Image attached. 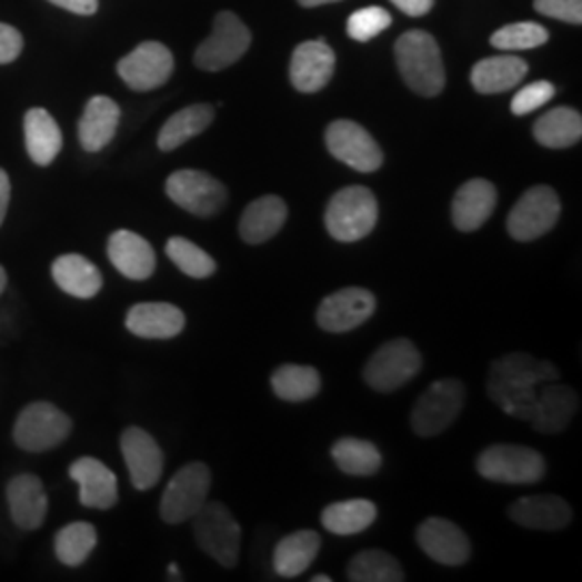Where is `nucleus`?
<instances>
[{
    "label": "nucleus",
    "mask_w": 582,
    "mask_h": 582,
    "mask_svg": "<svg viewBox=\"0 0 582 582\" xmlns=\"http://www.w3.org/2000/svg\"><path fill=\"white\" fill-rule=\"evenodd\" d=\"M559 380V369L524 352H511L494 361L488 373V395L505 414L529 421L538 393L546 382Z\"/></svg>",
    "instance_id": "1"
},
{
    "label": "nucleus",
    "mask_w": 582,
    "mask_h": 582,
    "mask_svg": "<svg viewBox=\"0 0 582 582\" xmlns=\"http://www.w3.org/2000/svg\"><path fill=\"white\" fill-rule=\"evenodd\" d=\"M395 59L405 84L423 96L436 98L446 84L436 39L425 31H408L395 43Z\"/></svg>",
    "instance_id": "2"
},
{
    "label": "nucleus",
    "mask_w": 582,
    "mask_h": 582,
    "mask_svg": "<svg viewBox=\"0 0 582 582\" xmlns=\"http://www.w3.org/2000/svg\"><path fill=\"white\" fill-rule=\"evenodd\" d=\"M324 220L328 233L337 242H359L378 224V199L364 185H348L332 194Z\"/></svg>",
    "instance_id": "3"
},
{
    "label": "nucleus",
    "mask_w": 582,
    "mask_h": 582,
    "mask_svg": "<svg viewBox=\"0 0 582 582\" xmlns=\"http://www.w3.org/2000/svg\"><path fill=\"white\" fill-rule=\"evenodd\" d=\"M72 432V419L50 401L29 403L16 419L13 442L29 453H43L63 444Z\"/></svg>",
    "instance_id": "4"
},
{
    "label": "nucleus",
    "mask_w": 582,
    "mask_h": 582,
    "mask_svg": "<svg viewBox=\"0 0 582 582\" xmlns=\"http://www.w3.org/2000/svg\"><path fill=\"white\" fill-rule=\"evenodd\" d=\"M194 540L205 554H210L222 568H235L240 559L242 531L233 513L222 503H205L192 515Z\"/></svg>",
    "instance_id": "5"
},
{
    "label": "nucleus",
    "mask_w": 582,
    "mask_h": 582,
    "mask_svg": "<svg viewBox=\"0 0 582 582\" xmlns=\"http://www.w3.org/2000/svg\"><path fill=\"white\" fill-rule=\"evenodd\" d=\"M476 471L496 483H538L546 474V462L531 446L494 444L476 458Z\"/></svg>",
    "instance_id": "6"
},
{
    "label": "nucleus",
    "mask_w": 582,
    "mask_h": 582,
    "mask_svg": "<svg viewBox=\"0 0 582 582\" xmlns=\"http://www.w3.org/2000/svg\"><path fill=\"white\" fill-rule=\"evenodd\" d=\"M421 352L408 339L384 343L364 364V382L378 393H393L421 371Z\"/></svg>",
    "instance_id": "7"
},
{
    "label": "nucleus",
    "mask_w": 582,
    "mask_h": 582,
    "mask_svg": "<svg viewBox=\"0 0 582 582\" xmlns=\"http://www.w3.org/2000/svg\"><path fill=\"white\" fill-rule=\"evenodd\" d=\"M212 488V473L203 462L185 464L169 481L162 501L160 515L167 524H182L208 503Z\"/></svg>",
    "instance_id": "8"
},
{
    "label": "nucleus",
    "mask_w": 582,
    "mask_h": 582,
    "mask_svg": "<svg viewBox=\"0 0 582 582\" xmlns=\"http://www.w3.org/2000/svg\"><path fill=\"white\" fill-rule=\"evenodd\" d=\"M251 46V31L231 11H220L212 36L194 52V66L203 72H220L238 63Z\"/></svg>",
    "instance_id": "9"
},
{
    "label": "nucleus",
    "mask_w": 582,
    "mask_h": 582,
    "mask_svg": "<svg viewBox=\"0 0 582 582\" xmlns=\"http://www.w3.org/2000/svg\"><path fill=\"white\" fill-rule=\"evenodd\" d=\"M466 389L460 380H438L417 401L410 423L414 434L423 438L438 436L462 412Z\"/></svg>",
    "instance_id": "10"
},
{
    "label": "nucleus",
    "mask_w": 582,
    "mask_h": 582,
    "mask_svg": "<svg viewBox=\"0 0 582 582\" xmlns=\"http://www.w3.org/2000/svg\"><path fill=\"white\" fill-rule=\"evenodd\" d=\"M561 217L559 194L550 185L526 190L513 205L508 219V231L518 242H533L556 224Z\"/></svg>",
    "instance_id": "11"
},
{
    "label": "nucleus",
    "mask_w": 582,
    "mask_h": 582,
    "mask_svg": "<svg viewBox=\"0 0 582 582\" xmlns=\"http://www.w3.org/2000/svg\"><path fill=\"white\" fill-rule=\"evenodd\" d=\"M167 194L175 205L201 219L217 217L229 197L217 178L192 169L175 171L167 180Z\"/></svg>",
    "instance_id": "12"
},
{
    "label": "nucleus",
    "mask_w": 582,
    "mask_h": 582,
    "mask_svg": "<svg viewBox=\"0 0 582 582\" xmlns=\"http://www.w3.org/2000/svg\"><path fill=\"white\" fill-rule=\"evenodd\" d=\"M327 147L339 162L359 173H373L384 162V153L375 139L357 121H332L327 130Z\"/></svg>",
    "instance_id": "13"
},
{
    "label": "nucleus",
    "mask_w": 582,
    "mask_h": 582,
    "mask_svg": "<svg viewBox=\"0 0 582 582\" xmlns=\"http://www.w3.org/2000/svg\"><path fill=\"white\" fill-rule=\"evenodd\" d=\"M175 70L171 50L160 41H146L123 57L117 66L121 80L134 91H151L162 87Z\"/></svg>",
    "instance_id": "14"
},
{
    "label": "nucleus",
    "mask_w": 582,
    "mask_h": 582,
    "mask_svg": "<svg viewBox=\"0 0 582 582\" xmlns=\"http://www.w3.org/2000/svg\"><path fill=\"white\" fill-rule=\"evenodd\" d=\"M375 311V295L363 288H345L327 295L318 309V324L327 332H350Z\"/></svg>",
    "instance_id": "15"
},
{
    "label": "nucleus",
    "mask_w": 582,
    "mask_h": 582,
    "mask_svg": "<svg viewBox=\"0 0 582 582\" xmlns=\"http://www.w3.org/2000/svg\"><path fill=\"white\" fill-rule=\"evenodd\" d=\"M121 453L128 464L132 485L141 492L151 490L164 469V455L158 442L141 428H128L121 434Z\"/></svg>",
    "instance_id": "16"
},
{
    "label": "nucleus",
    "mask_w": 582,
    "mask_h": 582,
    "mask_svg": "<svg viewBox=\"0 0 582 582\" xmlns=\"http://www.w3.org/2000/svg\"><path fill=\"white\" fill-rule=\"evenodd\" d=\"M417 542L440 565H464L471 559V540L444 518H428L417 531Z\"/></svg>",
    "instance_id": "17"
},
{
    "label": "nucleus",
    "mask_w": 582,
    "mask_h": 582,
    "mask_svg": "<svg viewBox=\"0 0 582 582\" xmlns=\"http://www.w3.org/2000/svg\"><path fill=\"white\" fill-rule=\"evenodd\" d=\"M334 73V52L324 39L304 41L291 54V84L300 93H318Z\"/></svg>",
    "instance_id": "18"
},
{
    "label": "nucleus",
    "mask_w": 582,
    "mask_h": 582,
    "mask_svg": "<svg viewBox=\"0 0 582 582\" xmlns=\"http://www.w3.org/2000/svg\"><path fill=\"white\" fill-rule=\"evenodd\" d=\"M579 403V393L574 389L559 384L556 380L546 382L538 393L529 423L540 434H559L572 423Z\"/></svg>",
    "instance_id": "19"
},
{
    "label": "nucleus",
    "mask_w": 582,
    "mask_h": 582,
    "mask_svg": "<svg viewBox=\"0 0 582 582\" xmlns=\"http://www.w3.org/2000/svg\"><path fill=\"white\" fill-rule=\"evenodd\" d=\"M7 503L16 526L22 531H37L48 515V494L36 474H16L7 483Z\"/></svg>",
    "instance_id": "20"
},
{
    "label": "nucleus",
    "mask_w": 582,
    "mask_h": 582,
    "mask_svg": "<svg viewBox=\"0 0 582 582\" xmlns=\"http://www.w3.org/2000/svg\"><path fill=\"white\" fill-rule=\"evenodd\" d=\"M70 476L80 485V503L91 510H110L119 501L117 476L96 458H80L70 466Z\"/></svg>",
    "instance_id": "21"
},
{
    "label": "nucleus",
    "mask_w": 582,
    "mask_h": 582,
    "mask_svg": "<svg viewBox=\"0 0 582 582\" xmlns=\"http://www.w3.org/2000/svg\"><path fill=\"white\" fill-rule=\"evenodd\" d=\"M110 263L130 281H147L155 272V253L146 238L119 229L109 238Z\"/></svg>",
    "instance_id": "22"
},
{
    "label": "nucleus",
    "mask_w": 582,
    "mask_h": 582,
    "mask_svg": "<svg viewBox=\"0 0 582 582\" xmlns=\"http://www.w3.org/2000/svg\"><path fill=\"white\" fill-rule=\"evenodd\" d=\"M185 327L182 309L169 302H141L126 315V328L141 339H173Z\"/></svg>",
    "instance_id": "23"
},
{
    "label": "nucleus",
    "mask_w": 582,
    "mask_h": 582,
    "mask_svg": "<svg viewBox=\"0 0 582 582\" xmlns=\"http://www.w3.org/2000/svg\"><path fill=\"white\" fill-rule=\"evenodd\" d=\"M496 199H499L496 188L488 180H471L464 183L458 190L453 205H451L453 224L464 233L481 229L492 217L496 208Z\"/></svg>",
    "instance_id": "24"
},
{
    "label": "nucleus",
    "mask_w": 582,
    "mask_h": 582,
    "mask_svg": "<svg viewBox=\"0 0 582 582\" xmlns=\"http://www.w3.org/2000/svg\"><path fill=\"white\" fill-rule=\"evenodd\" d=\"M510 518L524 529L561 531L572 522V508L554 494L524 496L511 505Z\"/></svg>",
    "instance_id": "25"
},
{
    "label": "nucleus",
    "mask_w": 582,
    "mask_h": 582,
    "mask_svg": "<svg viewBox=\"0 0 582 582\" xmlns=\"http://www.w3.org/2000/svg\"><path fill=\"white\" fill-rule=\"evenodd\" d=\"M119 121H121V110L117 107V102H112L107 96L91 98L78 123V139L82 149L89 153L102 151L114 139Z\"/></svg>",
    "instance_id": "26"
},
{
    "label": "nucleus",
    "mask_w": 582,
    "mask_h": 582,
    "mask_svg": "<svg viewBox=\"0 0 582 582\" xmlns=\"http://www.w3.org/2000/svg\"><path fill=\"white\" fill-rule=\"evenodd\" d=\"M288 220V205L281 197L265 194L255 199L240 219V238L247 244H263L272 240Z\"/></svg>",
    "instance_id": "27"
},
{
    "label": "nucleus",
    "mask_w": 582,
    "mask_h": 582,
    "mask_svg": "<svg viewBox=\"0 0 582 582\" xmlns=\"http://www.w3.org/2000/svg\"><path fill=\"white\" fill-rule=\"evenodd\" d=\"M526 72H529L526 61L513 54H501L479 61L471 72V82L476 93L494 96L518 87Z\"/></svg>",
    "instance_id": "28"
},
{
    "label": "nucleus",
    "mask_w": 582,
    "mask_h": 582,
    "mask_svg": "<svg viewBox=\"0 0 582 582\" xmlns=\"http://www.w3.org/2000/svg\"><path fill=\"white\" fill-rule=\"evenodd\" d=\"M24 141L31 160L39 167H48L63 147V134L48 110L31 109L24 114Z\"/></svg>",
    "instance_id": "29"
},
{
    "label": "nucleus",
    "mask_w": 582,
    "mask_h": 582,
    "mask_svg": "<svg viewBox=\"0 0 582 582\" xmlns=\"http://www.w3.org/2000/svg\"><path fill=\"white\" fill-rule=\"evenodd\" d=\"M54 283L73 298L89 300L102 290V272L82 255H61L52 263Z\"/></svg>",
    "instance_id": "30"
},
{
    "label": "nucleus",
    "mask_w": 582,
    "mask_h": 582,
    "mask_svg": "<svg viewBox=\"0 0 582 582\" xmlns=\"http://www.w3.org/2000/svg\"><path fill=\"white\" fill-rule=\"evenodd\" d=\"M322 546V538L315 531H295L285 535L274 548V572L283 579L304 574Z\"/></svg>",
    "instance_id": "31"
},
{
    "label": "nucleus",
    "mask_w": 582,
    "mask_h": 582,
    "mask_svg": "<svg viewBox=\"0 0 582 582\" xmlns=\"http://www.w3.org/2000/svg\"><path fill=\"white\" fill-rule=\"evenodd\" d=\"M533 137L548 149H565L582 139V117L579 110L559 107L548 110L533 126Z\"/></svg>",
    "instance_id": "32"
},
{
    "label": "nucleus",
    "mask_w": 582,
    "mask_h": 582,
    "mask_svg": "<svg viewBox=\"0 0 582 582\" xmlns=\"http://www.w3.org/2000/svg\"><path fill=\"white\" fill-rule=\"evenodd\" d=\"M214 121V109L210 104H194L175 112L160 130L158 147L162 151H173L197 134L205 132Z\"/></svg>",
    "instance_id": "33"
},
{
    "label": "nucleus",
    "mask_w": 582,
    "mask_h": 582,
    "mask_svg": "<svg viewBox=\"0 0 582 582\" xmlns=\"http://www.w3.org/2000/svg\"><path fill=\"white\" fill-rule=\"evenodd\" d=\"M378 518V510L371 501L352 499L332 503L322 511V524L332 535H357L367 531Z\"/></svg>",
    "instance_id": "34"
},
{
    "label": "nucleus",
    "mask_w": 582,
    "mask_h": 582,
    "mask_svg": "<svg viewBox=\"0 0 582 582\" xmlns=\"http://www.w3.org/2000/svg\"><path fill=\"white\" fill-rule=\"evenodd\" d=\"M270 382L274 395L291 403L313 400L322 389V378L318 369L309 364H281L272 373Z\"/></svg>",
    "instance_id": "35"
},
{
    "label": "nucleus",
    "mask_w": 582,
    "mask_h": 582,
    "mask_svg": "<svg viewBox=\"0 0 582 582\" xmlns=\"http://www.w3.org/2000/svg\"><path fill=\"white\" fill-rule=\"evenodd\" d=\"M332 460L345 474L369 476L382 466V455L373 442L361 438H341L332 444Z\"/></svg>",
    "instance_id": "36"
},
{
    "label": "nucleus",
    "mask_w": 582,
    "mask_h": 582,
    "mask_svg": "<svg viewBox=\"0 0 582 582\" xmlns=\"http://www.w3.org/2000/svg\"><path fill=\"white\" fill-rule=\"evenodd\" d=\"M348 579L354 582H401L405 581V574L393 554L384 550H364L350 561Z\"/></svg>",
    "instance_id": "37"
},
{
    "label": "nucleus",
    "mask_w": 582,
    "mask_h": 582,
    "mask_svg": "<svg viewBox=\"0 0 582 582\" xmlns=\"http://www.w3.org/2000/svg\"><path fill=\"white\" fill-rule=\"evenodd\" d=\"M98 544V531L89 522H72L54 538V552L63 565H82Z\"/></svg>",
    "instance_id": "38"
},
{
    "label": "nucleus",
    "mask_w": 582,
    "mask_h": 582,
    "mask_svg": "<svg viewBox=\"0 0 582 582\" xmlns=\"http://www.w3.org/2000/svg\"><path fill=\"white\" fill-rule=\"evenodd\" d=\"M167 255L190 279H208L217 272V261L185 238H171L167 242Z\"/></svg>",
    "instance_id": "39"
},
{
    "label": "nucleus",
    "mask_w": 582,
    "mask_h": 582,
    "mask_svg": "<svg viewBox=\"0 0 582 582\" xmlns=\"http://www.w3.org/2000/svg\"><path fill=\"white\" fill-rule=\"evenodd\" d=\"M548 31L538 24V22H515L510 27L499 29L492 36V46L505 52H513V50H531V48H540L548 41Z\"/></svg>",
    "instance_id": "40"
},
{
    "label": "nucleus",
    "mask_w": 582,
    "mask_h": 582,
    "mask_svg": "<svg viewBox=\"0 0 582 582\" xmlns=\"http://www.w3.org/2000/svg\"><path fill=\"white\" fill-rule=\"evenodd\" d=\"M391 22H393L391 13L382 7L359 9L348 20V36L357 39V41H369V39L380 36L382 31H387L391 27Z\"/></svg>",
    "instance_id": "41"
},
{
    "label": "nucleus",
    "mask_w": 582,
    "mask_h": 582,
    "mask_svg": "<svg viewBox=\"0 0 582 582\" xmlns=\"http://www.w3.org/2000/svg\"><path fill=\"white\" fill-rule=\"evenodd\" d=\"M556 89L552 82L548 80H540V82H533V84H526L524 89H520L513 100H511V112L522 117V114H529V112H535L538 109H542L544 104H548L552 98H554Z\"/></svg>",
    "instance_id": "42"
},
{
    "label": "nucleus",
    "mask_w": 582,
    "mask_h": 582,
    "mask_svg": "<svg viewBox=\"0 0 582 582\" xmlns=\"http://www.w3.org/2000/svg\"><path fill=\"white\" fill-rule=\"evenodd\" d=\"M535 11L570 24H582V0H535Z\"/></svg>",
    "instance_id": "43"
},
{
    "label": "nucleus",
    "mask_w": 582,
    "mask_h": 582,
    "mask_svg": "<svg viewBox=\"0 0 582 582\" xmlns=\"http://www.w3.org/2000/svg\"><path fill=\"white\" fill-rule=\"evenodd\" d=\"M22 52V36L18 29L0 22V66L11 63Z\"/></svg>",
    "instance_id": "44"
},
{
    "label": "nucleus",
    "mask_w": 582,
    "mask_h": 582,
    "mask_svg": "<svg viewBox=\"0 0 582 582\" xmlns=\"http://www.w3.org/2000/svg\"><path fill=\"white\" fill-rule=\"evenodd\" d=\"M398 9H401L405 16L410 18H419V16H425L432 11L434 7V0H391Z\"/></svg>",
    "instance_id": "45"
},
{
    "label": "nucleus",
    "mask_w": 582,
    "mask_h": 582,
    "mask_svg": "<svg viewBox=\"0 0 582 582\" xmlns=\"http://www.w3.org/2000/svg\"><path fill=\"white\" fill-rule=\"evenodd\" d=\"M50 2L78 16H91L98 11V0H50Z\"/></svg>",
    "instance_id": "46"
},
{
    "label": "nucleus",
    "mask_w": 582,
    "mask_h": 582,
    "mask_svg": "<svg viewBox=\"0 0 582 582\" xmlns=\"http://www.w3.org/2000/svg\"><path fill=\"white\" fill-rule=\"evenodd\" d=\"M9 199H11V182H9V175L0 169V227L4 222V217H7Z\"/></svg>",
    "instance_id": "47"
},
{
    "label": "nucleus",
    "mask_w": 582,
    "mask_h": 582,
    "mask_svg": "<svg viewBox=\"0 0 582 582\" xmlns=\"http://www.w3.org/2000/svg\"><path fill=\"white\" fill-rule=\"evenodd\" d=\"M302 7H320V4H330V2H341V0H298Z\"/></svg>",
    "instance_id": "48"
},
{
    "label": "nucleus",
    "mask_w": 582,
    "mask_h": 582,
    "mask_svg": "<svg viewBox=\"0 0 582 582\" xmlns=\"http://www.w3.org/2000/svg\"><path fill=\"white\" fill-rule=\"evenodd\" d=\"M4 290H7V272H4V268L0 265V295L4 293Z\"/></svg>",
    "instance_id": "49"
},
{
    "label": "nucleus",
    "mask_w": 582,
    "mask_h": 582,
    "mask_svg": "<svg viewBox=\"0 0 582 582\" xmlns=\"http://www.w3.org/2000/svg\"><path fill=\"white\" fill-rule=\"evenodd\" d=\"M169 574H171V576H173V579H175V576H178V579H180V568H178V565H175V563H173V565H169Z\"/></svg>",
    "instance_id": "50"
},
{
    "label": "nucleus",
    "mask_w": 582,
    "mask_h": 582,
    "mask_svg": "<svg viewBox=\"0 0 582 582\" xmlns=\"http://www.w3.org/2000/svg\"><path fill=\"white\" fill-rule=\"evenodd\" d=\"M311 581H313V582H330V581H332V579H330V576H322V574H320V576H313V579H311Z\"/></svg>",
    "instance_id": "51"
}]
</instances>
